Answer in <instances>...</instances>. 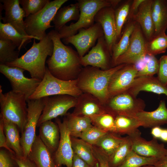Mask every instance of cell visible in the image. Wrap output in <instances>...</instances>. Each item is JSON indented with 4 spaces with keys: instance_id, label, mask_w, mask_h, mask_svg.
<instances>
[{
    "instance_id": "6da1fadb",
    "label": "cell",
    "mask_w": 167,
    "mask_h": 167,
    "mask_svg": "<svg viewBox=\"0 0 167 167\" xmlns=\"http://www.w3.org/2000/svg\"><path fill=\"white\" fill-rule=\"evenodd\" d=\"M49 32L54 48L52 55L46 61L49 71L57 78L65 80L74 79V75L82 70L77 51L62 43L57 31L52 30Z\"/></svg>"
},
{
    "instance_id": "7a4b0ae2",
    "label": "cell",
    "mask_w": 167,
    "mask_h": 167,
    "mask_svg": "<svg viewBox=\"0 0 167 167\" xmlns=\"http://www.w3.org/2000/svg\"><path fill=\"white\" fill-rule=\"evenodd\" d=\"M54 48L49 32L38 43L34 39L32 46L24 54L6 65L22 68L29 72L31 78L41 80L46 71V59L48 56L52 55Z\"/></svg>"
},
{
    "instance_id": "3957f363",
    "label": "cell",
    "mask_w": 167,
    "mask_h": 167,
    "mask_svg": "<svg viewBox=\"0 0 167 167\" xmlns=\"http://www.w3.org/2000/svg\"><path fill=\"white\" fill-rule=\"evenodd\" d=\"M126 64H122L106 70L88 66L80 72L77 79L78 87L81 90L93 95L104 105L109 98L108 87L114 74Z\"/></svg>"
},
{
    "instance_id": "277c9868",
    "label": "cell",
    "mask_w": 167,
    "mask_h": 167,
    "mask_svg": "<svg viewBox=\"0 0 167 167\" xmlns=\"http://www.w3.org/2000/svg\"><path fill=\"white\" fill-rule=\"evenodd\" d=\"M80 9L78 20L69 26L65 25L58 31L61 39H63L77 34L81 28L87 29L95 23V16L101 9L112 6L115 8L121 0H78Z\"/></svg>"
},
{
    "instance_id": "5b68a950",
    "label": "cell",
    "mask_w": 167,
    "mask_h": 167,
    "mask_svg": "<svg viewBox=\"0 0 167 167\" xmlns=\"http://www.w3.org/2000/svg\"><path fill=\"white\" fill-rule=\"evenodd\" d=\"M27 99L25 96L12 90L3 93L0 86V116L16 124L21 133L27 119Z\"/></svg>"
},
{
    "instance_id": "8992f818",
    "label": "cell",
    "mask_w": 167,
    "mask_h": 167,
    "mask_svg": "<svg viewBox=\"0 0 167 167\" xmlns=\"http://www.w3.org/2000/svg\"><path fill=\"white\" fill-rule=\"evenodd\" d=\"M82 91L78 86L77 79L65 80L53 76L46 66L43 79L28 100H36L50 96L66 95L75 97Z\"/></svg>"
},
{
    "instance_id": "52a82bcc",
    "label": "cell",
    "mask_w": 167,
    "mask_h": 167,
    "mask_svg": "<svg viewBox=\"0 0 167 167\" xmlns=\"http://www.w3.org/2000/svg\"><path fill=\"white\" fill-rule=\"evenodd\" d=\"M68 0H55L50 1L40 11L26 17L24 20L25 31L29 36L40 40L47 34L46 30L53 27L50 23L56 13Z\"/></svg>"
},
{
    "instance_id": "ba28073f",
    "label": "cell",
    "mask_w": 167,
    "mask_h": 167,
    "mask_svg": "<svg viewBox=\"0 0 167 167\" xmlns=\"http://www.w3.org/2000/svg\"><path fill=\"white\" fill-rule=\"evenodd\" d=\"M46 97L27 101V121L20 137L23 158H28L36 136V128L45 105Z\"/></svg>"
},
{
    "instance_id": "9c48e42d",
    "label": "cell",
    "mask_w": 167,
    "mask_h": 167,
    "mask_svg": "<svg viewBox=\"0 0 167 167\" xmlns=\"http://www.w3.org/2000/svg\"><path fill=\"white\" fill-rule=\"evenodd\" d=\"M104 105L106 112L115 117L122 115L135 118L144 110L146 104L143 100L126 91L110 97Z\"/></svg>"
},
{
    "instance_id": "30bf717a",
    "label": "cell",
    "mask_w": 167,
    "mask_h": 167,
    "mask_svg": "<svg viewBox=\"0 0 167 167\" xmlns=\"http://www.w3.org/2000/svg\"><path fill=\"white\" fill-rule=\"evenodd\" d=\"M25 71L19 67L0 64V72L9 81L12 90L24 94L27 101L35 92L41 80L25 77L24 74Z\"/></svg>"
},
{
    "instance_id": "8fae6325",
    "label": "cell",
    "mask_w": 167,
    "mask_h": 167,
    "mask_svg": "<svg viewBox=\"0 0 167 167\" xmlns=\"http://www.w3.org/2000/svg\"><path fill=\"white\" fill-rule=\"evenodd\" d=\"M147 42L140 26L136 22L128 47L118 58L113 67L123 64H136L148 55Z\"/></svg>"
},
{
    "instance_id": "7c38bea8",
    "label": "cell",
    "mask_w": 167,
    "mask_h": 167,
    "mask_svg": "<svg viewBox=\"0 0 167 167\" xmlns=\"http://www.w3.org/2000/svg\"><path fill=\"white\" fill-rule=\"evenodd\" d=\"M77 101L76 97L66 95L46 97L37 127L45 122L66 115L69 109L76 106Z\"/></svg>"
},
{
    "instance_id": "4fadbf2b",
    "label": "cell",
    "mask_w": 167,
    "mask_h": 167,
    "mask_svg": "<svg viewBox=\"0 0 167 167\" xmlns=\"http://www.w3.org/2000/svg\"><path fill=\"white\" fill-rule=\"evenodd\" d=\"M78 32V34L62 39V41L66 44L73 45L81 58L94 46L96 41L104 36V33L101 24L96 23L88 28L80 29Z\"/></svg>"
},
{
    "instance_id": "5bb4252c",
    "label": "cell",
    "mask_w": 167,
    "mask_h": 167,
    "mask_svg": "<svg viewBox=\"0 0 167 167\" xmlns=\"http://www.w3.org/2000/svg\"><path fill=\"white\" fill-rule=\"evenodd\" d=\"M128 136L133 151L140 156L161 159L167 155V148L164 144L159 143L157 139L154 138L150 141L146 140L141 137L138 129Z\"/></svg>"
},
{
    "instance_id": "9a60e30c",
    "label": "cell",
    "mask_w": 167,
    "mask_h": 167,
    "mask_svg": "<svg viewBox=\"0 0 167 167\" xmlns=\"http://www.w3.org/2000/svg\"><path fill=\"white\" fill-rule=\"evenodd\" d=\"M111 56L104 36L98 39L96 45L88 54L80 58V62L85 67L91 66L106 70L112 67Z\"/></svg>"
},
{
    "instance_id": "2e32d148",
    "label": "cell",
    "mask_w": 167,
    "mask_h": 167,
    "mask_svg": "<svg viewBox=\"0 0 167 167\" xmlns=\"http://www.w3.org/2000/svg\"><path fill=\"white\" fill-rule=\"evenodd\" d=\"M56 122L59 129L60 139L57 149L53 155L54 162L57 167L62 165L71 167L74 152L70 132L64 119L62 122L57 118Z\"/></svg>"
},
{
    "instance_id": "e0dca14e",
    "label": "cell",
    "mask_w": 167,
    "mask_h": 167,
    "mask_svg": "<svg viewBox=\"0 0 167 167\" xmlns=\"http://www.w3.org/2000/svg\"><path fill=\"white\" fill-rule=\"evenodd\" d=\"M94 21L101 25L108 47L112 56L113 45L118 42L114 8L112 6L103 7L96 15Z\"/></svg>"
},
{
    "instance_id": "ac0fdd59",
    "label": "cell",
    "mask_w": 167,
    "mask_h": 167,
    "mask_svg": "<svg viewBox=\"0 0 167 167\" xmlns=\"http://www.w3.org/2000/svg\"><path fill=\"white\" fill-rule=\"evenodd\" d=\"M138 72L135 66L126 64L112 76L109 85V98L127 91L136 78Z\"/></svg>"
},
{
    "instance_id": "d6986e66",
    "label": "cell",
    "mask_w": 167,
    "mask_h": 167,
    "mask_svg": "<svg viewBox=\"0 0 167 167\" xmlns=\"http://www.w3.org/2000/svg\"><path fill=\"white\" fill-rule=\"evenodd\" d=\"M2 8L5 11L4 16L0 18L3 23L10 25L21 34L28 36L25 31L24 18V11L20 6L19 0H1Z\"/></svg>"
},
{
    "instance_id": "ffe728a7",
    "label": "cell",
    "mask_w": 167,
    "mask_h": 167,
    "mask_svg": "<svg viewBox=\"0 0 167 167\" xmlns=\"http://www.w3.org/2000/svg\"><path fill=\"white\" fill-rule=\"evenodd\" d=\"M142 91L164 94L167 96V84H163L157 77L153 76H142L136 78L127 91L137 97Z\"/></svg>"
},
{
    "instance_id": "44dd1931",
    "label": "cell",
    "mask_w": 167,
    "mask_h": 167,
    "mask_svg": "<svg viewBox=\"0 0 167 167\" xmlns=\"http://www.w3.org/2000/svg\"><path fill=\"white\" fill-rule=\"evenodd\" d=\"M153 0H144L140 5L132 19L140 26L148 41L154 37L155 28L152 15L151 7Z\"/></svg>"
},
{
    "instance_id": "7402d4cb",
    "label": "cell",
    "mask_w": 167,
    "mask_h": 167,
    "mask_svg": "<svg viewBox=\"0 0 167 167\" xmlns=\"http://www.w3.org/2000/svg\"><path fill=\"white\" fill-rule=\"evenodd\" d=\"M135 118L140 123L141 126L151 128L167 124V108L165 101H160L155 110L148 112L144 110L138 113Z\"/></svg>"
},
{
    "instance_id": "603a6c76",
    "label": "cell",
    "mask_w": 167,
    "mask_h": 167,
    "mask_svg": "<svg viewBox=\"0 0 167 167\" xmlns=\"http://www.w3.org/2000/svg\"><path fill=\"white\" fill-rule=\"evenodd\" d=\"M88 93L79 96L76 108L72 113L90 117L106 113L104 105L100 101L92 94Z\"/></svg>"
},
{
    "instance_id": "cb8c5ba5",
    "label": "cell",
    "mask_w": 167,
    "mask_h": 167,
    "mask_svg": "<svg viewBox=\"0 0 167 167\" xmlns=\"http://www.w3.org/2000/svg\"><path fill=\"white\" fill-rule=\"evenodd\" d=\"M36 167H57L53 154L36 136L28 157Z\"/></svg>"
},
{
    "instance_id": "d4e9b609",
    "label": "cell",
    "mask_w": 167,
    "mask_h": 167,
    "mask_svg": "<svg viewBox=\"0 0 167 167\" xmlns=\"http://www.w3.org/2000/svg\"><path fill=\"white\" fill-rule=\"evenodd\" d=\"M39 127L40 138L53 154L57 149L60 139L58 126L51 120H48L42 123Z\"/></svg>"
},
{
    "instance_id": "484cf974",
    "label": "cell",
    "mask_w": 167,
    "mask_h": 167,
    "mask_svg": "<svg viewBox=\"0 0 167 167\" xmlns=\"http://www.w3.org/2000/svg\"><path fill=\"white\" fill-rule=\"evenodd\" d=\"M151 10L154 37L165 33L167 29V0H153Z\"/></svg>"
},
{
    "instance_id": "4316f807",
    "label": "cell",
    "mask_w": 167,
    "mask_h": 167,
    "mask_svg": "<svg viewBox=\"0 0 167 167\" xmlns=\"http://www.w3.org/2000/svg\"><path fill=\"white\" fill-rule=\"evenodd\" d=\"M0 117L3 119L4 132L8 146L14 152L16 157H23L19 128L15 124Z\"/></svg>"
},
{
    "instance_id": "83f0119b",
    "label": "cell",
    "mask_w": 167,
    "mask_h": 167,
    "mask_svg": "<svg viewBox=\"0 0 167 167\" xmlns=\"http://www.w3.org/2000/svg\"><path fill=\"white\" fill-rule=\"evenodd\" d=\"M80 9L77 2L61 7L52 20L55 30L58 31L68 22L77 21L79 18Z\"/></svg>"
},
{
    "instance_id": "f1b7e54d",
    "label": "cell",
    "mask_w": 167,
    "mask_h": 167,
    "mask_svg": "<svg viewBox=\"0 0 167 167\" xmlns=\"http://www.w3.org/2000/svg\"><path fill=\"white\" fill-rule=\"evenodd\" d=\"M64 120L71 137L80 138L84 132L93 126L90 118L87 116L69 113Z\"/></svg>"
},
{
    "instance_id": "f546056e",
    "label": "cell",
    "mask_w": 167,
    "mask_h": 167,
    "mask_svg": "<svg viewBox=\"0 0 167 167\" xmlns=\"http://www.w3.org/2000/svg\"><path fill=\"white\" fill-rule=\"evenodd\" d=\"M34 39L38 40L32 36H25L19 33L15 28L9 24H4L0 22V39L11 41L16 45L18 51L24 48L26 45Z\"/></svg>"
},
{
    "instance_id": "4dcf8cb0",
    "label": "cell",
    "mask_w": 167,
    "mask_h": 167,
    "mask_svg": "<svg viewBox=\"0 0 167 167\" xmlns=\"http://www.w3.org/2000/svg\"><path fill=\"white\" fill-rule=\"evenodd\" d=\"M127 23L119 40L113 46L112 56V67H113L118 58L127 50L129 44L131 34L135 27L136 22L132 19Z\"/></svg>"
},
{
    "instance_id": "1f68e13d",
    "label": "cell",
    "mask_w": 167,
    "mask_h": 167,
    "mask_svg": "<svg viewBox=\"0 0 167 167\" xmlns=\"http://www.w3.org/2000/svg\"><path fill=\"white\" fill-rule=\"evenodd\" d=\"M71 140L74 153L91 167H93L97 161L93 154L91 145L81 139L71 137Z\"/></svg>"
},
{
    "instance_id": "d6a6232c",
    "label": "cell",
    "mask_w": 167,
    "mask_h": 167,
    "mask_svg": "<svg viewBox=\"0 0 167 167\" xmlns=\"http://www.w3.org/2000/svg\"><path fill=\"white\" fill-rule=\"evenodd\" d=\"M115 133L130 135L141 126L140 122L134 117L119 115L115 118Z\"/></svg>"
},
{
    "instance_id": "836d02e7",
    "label": "cell",
    "mask_w": 167,
    "mask_h": 167,
    "mask_svg": "<svg viewBox=\"0 0 167 167\" xmlns=\"http://www.w3.org/2000/svg\"><path fill=\"white\" fill-rule=\"evenodd\" d=\"M124 139L125 137L120 136L118 134L109 132L99 141L96 146L109 157L118 148Z\"/></svg>"
},
{
    "instance_id": "e575fe53",
    "label": "cell",
    "mask_w": 167,
    "mask_h": 167,
    "mask_svg": "<svg viewBox=\"0 0 167 167\" xmlns=\"http://www.w3.org/2000/svg\"><path fill=\"white\" fill-rule=\"evenodd\" d=\"M132 150L131 142L127 136L125 137L123 142L115 151L108 157L109 167H119Z\"/></svg>"
},
{
    "instance_id": "d590c367",
    "label": "cell",
    "mask_w": 167,
    "mask_h": 167,
    "mask_svg": "<svg viewBox=\"0 0 167 167\" xmlns=\"http://www.w3.org/2000/svg\"><path fill=\"white\" fill-rule=\"evenodd\" d=\"M133 1H121L114 8L118 42L121 38L123 26L128 19L130 7Z\"/></svg>"
},
{
    "instance_id": "8d00e7d4",
    "label": "cell",
    "mask_w": 167,
    "mask_h": 167,
    "mask_svg": "<svg viewBox=\"0 0 167 167\" xmlns=\"http://www.w3.org/2000/svg\"><path fill=\"white\" fill-rule=\"evenodd\" d=\"M17 46L10 40L0 39V64L13 62L19 58V51L15 50Z\"/></svg>"
},
{
    "instance_id": "74e56055",
    "label": "cell",
    "mask_w": 167,
    "mask_h": 167,
    "mask_svg": "<svg viewBox=\"0 0 167 167\" xmlns=\"http://www.w3.org/2000/svg\"><path fill=\"white\" fill-rule=\"evenodd\" d=\"M160 160L140 156L132 150L119 167H140L149 165H155Z\"/></svg>"
},
{
    "instance_id": "f35d334b",
    "label": "cell",
    "mask_w": 167,
    "mask_h": 167,
    "mask_svg": "<svg viewBox=\"0 0 167 167\" xmlns=\"http://www.w3.org/2000/svg\"><path fill=\"white\" fill-rule=\"evenodd\" d=\"M89 117L94 126L108 132L115 133V117L112 114L106 112Z\"/></svg>"
},
{
    "instance_id": "ab89813d",
    "label": "cell",
    "mask_w": 167,
    "mask_h": 167,
    "mask_svg": "<svg viewBox=\"0 0 167 167\" xmlns=\"http://www.w3.org/2000/svg\"><path fill=\"white\" fill-rule=\"evenodd\" d=\"M167 49V35L165 32L155 36L147 44V55L154 56L165 52Z\"/></svg>"
},
{
    "instance_id": "60d3db41",
    "label": "cell",
    "mask_w": 167,
    "mask_h": 167,
    "mask_svg": "<svg viewBox=\"0 0 167 167\" xmlns=\"http://www.w3.org/2000/svg\"><path fill=\"white\" fill-rule=\"evenodd\" d=\"M109 132L92 126L81 135L80 138L91 145H96L99 141Z\"/></svg>"
},
{
    "instance_id": "b9f144b4",
    "label": "cell",
    "mask_w": 167,
    "mask_h": 167,
    "mask_svg": "<svg viewBox=\"0 0 167 167\" xmlns=\"http://www.w3.org/2000/svg\"><path fill=\"white\" fill-rule=\"evenodd\" d=\"M50 1L49 0H19V4L25 12L26 17L37 13Z\"/></svg>"
},
{
    "instance_id": "7bdbcfd3",
    "label": "cell",
    "mask_w": 167,
    "mask_h": 167,
    "mask_svg": "<svg viewBox=\"0 0 167 167\" xmlns=\"http://www.w3.org/2000/svg\"><path fill=\"white\" fill-rule=\"evenodd\" d=\"M159 62L154 56H150L149 59L144 67L138 71L136 78L144 76H153L157 73Z\"/></svg>"
},
{
    "instance_id": "ee69618b",
    "label": "cell",
    "mask_w": 167,
    "mask_h": 167,
    "mask_svg": "<svg viewBox=\"0 0 167 167\" xmlns=\"http://www.w3.org/2000/svg\"><path fill=\"white\" fill-rule=\"evenodd\" d=\"M13 154L1 149L0 151V167H18Z\"/></svg>"
},
{
    "instance_id": "f6af8a7d",
    "label": "cell",
    "mask_w": 167,
    "mask_h": 167,
    "mask_svg": "<svg viewBox=\"0 0 167 167\" xmlns=\"http://www.w3.org/2000/svg\"><path fill=\"white\" fill-rule=\"evenodd\" d=\"M91 145L93 154L98 163L99 167H109L108 156L96 146Z\"/></svg>"
},
{
    "instance_id": "bcb514c9",
    "label": "cell",
    "mask_w": 167,
    "mask_h": 167,
    "mask_svg": "<svg viewBox=\"0 0 167 167\" xmlns=\"http://www.w3.org/2000/svg\"><path fill=\"white\" fill-rule=\"evenodd\" d=\"M159 62V67L157 77L162 83L167 84V61L165 55L161 57Z\"/></svg>"
},
{
    "instance_id": "7dc6e473",
    "label": "cell",
    "mask_w": 167,
    "mask_h": 167,
    "mask_svg": "<svg viewBox=\"0 0 167 167\" xmlns=\"http://www.w3.org/2000/svg\"><path fill=\"white\" fill-rule=\"evenodd\" d=\"M0 147L5 148L11 153L15 155L14 152L7 145L4 132L3 121L1 117H0Z\"/></svg>"
},
{
    "instance_id": "c3c4849f",
    "label": "cell",
    "mask_w": 167,
    "mask_h": 167,
    "mask_svg": "<svg viewBox=\"0 0 167 167\" xmlns=\"http://www.w3.org/2000/svg\"><path fill=\"white\" fill-rule=\"evenodd\" d=\"M18 167H36L34 163L28 158H18L13 155Z\"/></svg>"
},
{
    "instance_id": "681fc988",
    "label": "cell",
    "mask_w": 167,
    "mask_h": 167,
    "mask_svg": "<svg viewBox=\"0 0 167 167\" xmlns=\"http://www.w3.org/2000/svg\"><path fill=\"white\" fill-rule=\"evenodd\" d=\"M144 0H134L132 1L127 19H129L130 20L131 19L133 16L137 12L140 5Z\"/></svg>"
},
{
    "instance_id": "f907efd6",
    "label": "cell",
    "mask_w": 167,
    "mask_h": 167,
    "mask_svg": "<svg viewBox=\"0 0 167 167\" xmlns=\"http://www.w3.org/2000/svg\"><path fill=\"white\" fill-rule=\"evenodd\" d=\"M71 167H91L86 162L74 153Z\"/></svg>"
},
{
    "instance_id": "816d5d0a",
    "label": "cell",
    "mask_w": 167,
    "mask_h": 167,
    "mask_svg": "<svg viewBox=\"0 0 167 167\" xmlns=\"http://www.w3.org/2000/svg\"><path fill=\"white\" fill-rule=\"evenodd\" d=\"M162 129V128L160 126H156L152 128L151 133L153 138L156 139H159Z\"/></svg>"
},
{
    "instance_id": "f5cc1de1",
    "label": "cell",
    "mask_w": 167,
    "mask_h": 167,
    "mask_svg": "<svg viewBox=\"0 0 167 167\" xmlns=\"http://www.w3.org/2000/svg\"><path fill=\"white\" fill-rule=\"evenodd\" d=\"M155 166L156 167H167V155L160 160Z\"/></svg>"
},
{
    "instance_id": "db71d44e",
    "label": "cell",
    "mask_w": 167,
    "mask_h": 167,
    "mask_svg": "<svg viewBox=\"0 0 167 167\" xmlns=\"http://www.w3.org/2000/svg\"><path fill=\"white\" fill-rule=\"evenodd\" d=\"M159 139L164 142H167V129L162 128Z\"/></svg>"
},
{
    "instance_id": "11a10c76",
    "label": "cell",
    "mask_w": 167,
    "mask_h": 167,
    "mask_svg": "<svg viewBox=\"0 0 167 167\" xmlns=\"http://www.w3.org/2000/svg\"><path fill=\"white\" fill-rule=\"evenodd\" d=\"M140 167H156L155 165H146Z\"/></svg>"
},
{
    "instance_id": "9f6ffc18",
    "label": "cell",
    "mask_w": 167,
    "mask_h": 167,
    "mask_svg": "<svg viewBox=\"0 0 167 167\" xmlns=\"http://www.w3.org/2000/svg\"><path fill=\"white\" fill-rule=\"evenodd\" d=\"M93 167H99L98 163L97 161Z\"/></svg>"
},
{
    "instance_id": "6f0895ef",
    "label": "cell",
    "mask_w": 167,
    "mask_h": 167,
    "mask_svg": "<svg viewBox=\"0 0 167 167\" xmlns=\"http://www.w3.org/2000/svg\"><path fill=\"white\" fill-rule=\"evenodd\" d=\"M165 56L166 58L167 61V55H165Z\"/></svg>"
}]
</instances>
